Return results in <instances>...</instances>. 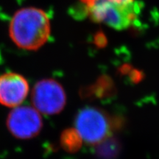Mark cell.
<instances>
[{
  "mask_svg": "<svg viewBox=\"0 0 159 159\" xmlns=\"http://www.w3.org/2000/svg\"><path fill=\"white\" fill-rule=\"evenodd\" d=\"M28 81L22 75L7 72L0 75V104L14 108L22 104L28 96Z\"/></svg>",
  "mask_w": 159,
  "mask_h": 159,
  "instance_id": "cell-6",
  "label": "cell"
},
{
  "mask_svg": "<svg viewBox=\"0 0 159 159\" xmlns=\"http://www.w3.org/2000/svg\"><path fill=\"white\" fill-rule=\"evenodd\" d=\"M61 147L69 152H75L80 149L83 140L75 128L66 129L63 131L60 138Z\"/></svg>",
  "mask_w": 159,
  "mask_h": 159,
  "instance_id": "cell-7",
  "label": "cell"
},
{
  "mask_svg": "<svg viewBox=\"0 0 159 159\" xmlns=\"http://www.w3.org/2000/svg\"><path fill=\"white\" fill-rule=\"evenodd\" d=\"M50 21L43 10L34 7H23L17 11L9 26V35L19 48L37 50L50 35Z\"/></svg>",
  "mask_w": 159,
  "mask_h": 159,
  "instance_id": "cell-1",
  "label": "cell"
},
{
  "mask_svg": "<svg viewBox=\"0 0 159 159\" xmlns=\"http://www.w3.org/2000/svg\"><path fill=\"white\" fill-rule=\"evenodd\" d=\"M86 11L94 22L123 30L136 24L141 12V5L137 0L108 2L87 8Z\"/></svg>",
  "mask_w": 159,
  "mask_h": 159,
  "instance_id": "cell-2",
  "label": "cell"
},
{
  "mask_svg": "<svg viewBox=\"0 0 159 159\" xmlns=\"http://www.w3.org/2000/svg\"><path fill=\"white\" fill-rule=\"evenodd\" d=\"M75 128L83 142L88 144H97L112 134L114 124L108 114L97 108L87 107L77 114Z\"/></svg>",
  "mask_w": 159,
  "mask_h": 159,
  "instance_id": "cell-3",
  "label": "cell"
},
{
  "mask_svg": "<svg viewBox=\"0 0 159 159\" xmlns=\"http://www.w3.org/2000/svg\"><path fill=\"white\" fill-rule=\"evenodd\" d=\"M82 3L84 5L85 8H89V7H93L99 4H102L105 2H115V1H133V0H80Z\"/></svg>",
  "mask_w": 159,
  "mask_h": 159,
  "instance_id": "cell-8",
  "label": "cell"
},
{
  "mask_svg": "<svg viewBox=\"0 0 159 159\" xmlns=\"http://www.w3.org/2000/svg\"><path fill=\"white\" fill-rule=\"evenodd\" d=\"M6 126L15 138L28 140L41 133L43 119L41 113L34 107L21 105L12 109L7 115Z\"/></svg>",
  "mask_w": 159,
  "mask_h": 159,
  "instance_id": "cell-5",
  "label": "cell"
},
{
  "mask_svg": "<svg viewBox=\"0 0 159 159\" xmlns=\"http://www.w3.org/2000/svg\"><path fill=\"white\" fill-rule=\"evenodd\" d=\"M33 107L44 115L58 114L66 104V94L61 83L54 79L46 78L38 81L31 92Z\"/></svg>",
  "mask_w": 159,
  "mask_h": 159,
  "instance_id": "cell-4",
  "label": "cell"
}]
</instances>
